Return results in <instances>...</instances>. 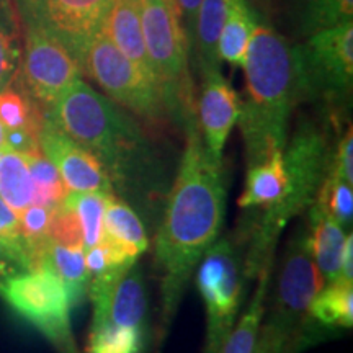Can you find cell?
Here are the masks:
<instances>
[{
    "instance_id": "10",
    "label": "cell",
    "mask_w": 353,
    "mask_h": 353,
    "mask_svg": "<svg viewBox=\"0 0 353 353\" xmlns=\"http://www.w3.org/2000/svg\"><path fill=\"white\" fill-rule=\"evenodd\" d=\"M79 79H82L81 65L59 39L44 30L23 26V50L13 85L46 112Z\"/></svg>"
},
{
    "instance_id": "28",
    "label": "cell",
    "mask_w": 353,
    "mask_h": 353,
    "mask_svg": "<svg viewBox=\"0 0 353 353\" xmlns=\"http://www.w3.org/2000/svg\"><path fill=\"white\" fill-rule=\"evenodd\" d=\"M33 180V205L54 210L64 200L68 188L52 162L41 152V149L23 154Z\"/></svg>"
},
{
    "instance_id": "30",
    "label": "cell",
    "mask_w": 353,
    "mask_h": 353,
    "mask_svg": "<svg viewBox=\"0 0 353 353\" xmlns=\"http://www.w3.org/2000/svg\"><path fill=\"white\" fill-rule=\"evenodd\" d=\"M145 332L114 327L108 324H92L87 353H143Z\"/></svg>"
},
{
    "instance_id": "29",
    "label": "cell",
    "mask_w": 353,
    "mask_h": 353,
    "mask_svg": "<svg viewBox=\"0 0 353 353\" xmlns=\"http://www.w3.org/2000/svg\"><path fill=\"white\" fill-rule=\"evenodd\" d=\"M314 206L322 213L337 221L343 228L352 226L353 218V188L352 183H347L329 164V170L322 180L319 192H317Z\"/></svg>"
},
{
    "instance_id": "27",
    "label": "cell",
    "mask_w": 353,
    "mask_h": 353,
    "mask_svg": "<svg viewBox=\"0 0 353 353\" xmlns=\"http://www.w3.org/2000/svg\"><path fill=\"white\" fill-rule=\"evenodd\" d=\"M44 112L17 85L0 92V125L3 131H25L39 138Z\"/></svg>"
},
{
    "instance_id": "17",
    "label": "cell",
    "mask_w": 353,
    "mask_h": 353,
    "mask_svg": "<svg viewBox=\"0 0 353 353\" xmlns=\"http://www.w3.org/2000/svg\"><path fill=\"white\" fill-rule=\"evenodd\" d=\"M132 260H138L149 247L143 221L125 201L110 196L103 216V239Z\"/></svg>"
},
{
    "instance_id": "26",
    "label": "cell",
    "mask_w": 353,
    "mask_h": 353,
    "mask_svg": "<svg viewBox=\"0 0 353 353\" xmlns=\"http://www.w3.org/2000/svg\"><path fill=\"white\" fill-rule=\"evenodd\" d=\"M113 193L68 192L61 205L74 211L81 221L83 250L99 245L103 239V216L107 203Z\"/></svg>"
},
{
    "instance_id": "35",
    "label": "cell",
    "mask_w": 353,
    "mask_h": 353,
    "mask_svg": "<svg viewBox=\"0 0 353 353\" xmlns=\"http://www.w3.org/2000/svg\"><path fill=\"white\" fill-rule=\"evenodd\" d=\"M176 10H179L180 21L187 34L188 44H190V54H192L193 43H195V32H196V19L198 10H200L201 0H175Z\"/></svg>"
},
{
    "instance_id": "24",
    "label": "cell",
    "mask_w": 353,
    "mask_h": 353,
    "mask_svg": "<svg viewBox=\"0 0 353 353\" xmlns=\"http://www.w3.org/2000/svg\"><path fill=\"white\" fill-rule=\"evenodd\" d=\"M224 23V0H201L196 19L195 43L192 52H195L200 72L211 69H221L218 44Z\"/></svg>"
},
{
    "instance_id": "1",
    "label": "cell",
    "mask_w": 353,
    "mask_h": 353,
    "mask_svg": "<svg viewBox=\"0 0 353 353\" xmlns=\"http://www.w3.org/2000/svg\"><path fill=\"white\" fill-rule=\"evenodd\" d=\"M183 125L187 143L154 249L162 275V322L165 325L179 307L192 272L218 239L226 216L223 162L213 161L206 151L196 112Z\"/></svg>"
},
{
    "instance_id": "33",
    "label": "cell",
    "mask_w": 353,
    "mask_h": 353,
    "mask_svg": "<svg viewBox=\"0 0 353 353\" xmlns=\"http://www.w3.org/2000/svg\"><path fill=\"white\" fill-rule=\"evenodd\" d=\"M0 242L8 247L23 262L26 270L32 268V265H30L28 245H26L20 231L19 214L2 198H0Z\"/></svg>"
},
{
    "instance_id": "16",
    "label": "cell",
    "mask_w": 353,
    "mask_h": 353,
    "mask_svg": "<svg viewBox=\"0 0 353 353\" xmlns=\"http://www.w3.org/2000/svg\"><path fill=\"white\" fill-rule=\"evenodd\" d=\"M345 228L312 205L309 208V228L306 231L307 249L319 268L325 283L341 276L342 254L345 247Z\"/></svg>"
},
{
    "instance_id": "7",
    "label": "cell",
    "mask_w": 353,
    "mask_h": 353,
    "mask_svg": "<svg viewBox=\"0 0 353 353\" xmlns=\"http://www.w3.org/2000/svg\"><path fill=\"white\" fill-rule=\"evenodd\" d=\"M0 294L61 353H77L70 330L72 304L64 283L51 268H34L6 278L0 281Z\"/></svg>"
},
{
    "instance_id": "14",
    "label": "cell",
    "mask_w": 353,
    "mask_h": 353,
    "mask_svg": "<svg viewBox=\"0 0 353 353\" xmlns=\"http://www.w3.org/2000/svg\"><path fill=\"white\" fill-rule=\"evenodd\" d=\"M201 92L198 99L196 120L210 157L223 162V151L232 128L241 114V99L224 79L221 69L201 72Z\"/></svg>"
},
{
    "instance_id": "37",
    "label": "cell",
    "mask_w": 353,
    "mask_h": 353,
    "mask_svg": "<svg viewBox=\"0 0 353 353\" xmlns=\"http://www.w3.org/2000/svg\"><path fill=\"white\" fill-rule=\"evenodd\" d=\"M283 348V342H281L267 325L260 327L257 345H255L254 353H281Z\"/></svg>"
},
{
    "instance_id": "25",
    "label": "cell",
    "mask_w": 353,
    "mask_h": 353,
    "mask_svg": "<svg viewBox=\"0 0 353 353\" xmlns=\"http://www.w3.org/2000/svg\"><path fill=\"white\" fill-rule=\"evenodd\" d=\"M353 283L335 280L325 283L309 306L312 316L324 325L352 327L353 324Z\"/></svg>"
},
{
    "instance_id": "22",
    "label": "cell",
    "mask_w": 353,
    "mask_h": 353,
    "mask_svg": "<svg viewBox=\"0 0 353 353\" xmlns=\"http://www.w3.org/2000/svg\"><path fill=\"white\" fill-rule=\"evenodd\" d=\"M0 198L17 214L33 205V180L25 156L8 145L0 149Z\"/></svg>"
},
{
    "instance_id": "23",
    "label": "cell",
    "mask_w": 353,
    "mask_h": 353,
    "mask_svg": "<svg viewBox=\"0 0 353 353\" xmlns=\"http://www.w3.org/2000/svg\"><path fill=\"white\" fill-rule=\"evenodd\" d=\"M259 283L255 290L252 301L249 307L234 324V327L226 341L223 343L221 353H254L255 345H257V339L260 327H262V319L265 312V298H267L268 291V278H270V265L265 267L262 272L257 275Z\"/></svg>"
},
{
    "instance_id": "8",
    "label": "cell",
    "mask_w": 353,
    "mask_h": 353,
    "mask_svg": "<svg viewBox=\"0 0 353 353\" xmlns=\"http://www.w3.org/2000/svg\"><path fill=\"white\" fill-rule=\"evenodd\" d=\"M232 239H221L203 255L196 283L206 307L205 353H221L236 324L242 299L244 265Z\"/></svg>"
},
{
    "instance_id": "34",
    "label": "cell",
    "mask_w": 353,
    "mask_h": 353,
    "mask_svg": "<svg viewBox=\"0 0 353 353\" xmlns=\"http://www.w3.org/2000/svg\"><path fill=\"white\" fill-rule=\"evenodd\" d=\"M330 167L335 174L345 180L347 183H353V131L352 123H348L345 132L339 139L337 148L330 154Z\"/></svg>"
},
{
    "instance_id": "21",
    "label": "cell",
    "mask_w": 353,
    "mask_h": 353,
    "mask_svg": "<svg viewBox=\"0 0 353 353\" xmlns=\"http://www.w3.org/2000/svg\"><path fill=\"white\" fill-rule=\"evenodd\" d=\"M23 21L15 0H0V92L12 87L20 69Z\"/></svg>"
},
{
    "instance_id": "4",
    "label": "cell",
    "mask_w": 353,
    "mask_h": 353,
    "mask_svg": "<svg viewBox=\"0 0 353 353\" xmlns=\"http://www.w3.org/2000/svg\"><path fill=\"white\" fill-rule=\"evenodd\" d=\"M330 154L332 149L329 148L325 131L311 120L299 123L294 136L283 149L288 188L280 201L265 208L255 226L244 265L247 280H252L265 267L272 265L278 237L288 221L314 205L322 180L329 170Z\"/></svg>"
},
{
    "instance_id": "39",
    "label": "cell",
    "mask_w": 353,
    "mask_h": 353,
    "mask_svg": "<svg viewBox=\"0 0 353 353\" xmlns=\"http://www.w3.org/2000/svg\"><path fill=\"white\" fill-rule=\"evenodd\" d=\"M3 145H7V143H6V131H3L2 125H0V149H2Z\"/></svg>"
},
{
    "instance_id": "3",
    "label": "cell",
    "mask_w": 353,
    "mask_h": 353,
    "mask_svg": "<svg viewBox=\"0 0 353 353\" xmlns=\"http://www.w3.org/2000/svg\"><path fill=\"white\" fill-rule=\"evenodd\" d=\"M44 118L90 152L123 193L151 169V144L138 121L82 79L57 97Z\"/></svg>"
},
{
    "instance_id": "32",
    "label": "cell",
    "mask_w": 353,
    "mask_h": 353,
    "mask_svg": "<svg viewBox=\"0 0 353 353\" xmlns=\"http://www.w3.org/2000/svg\"><path fill=\"white\" fill-rule=\"evenodd\" d=\"M48 236H50L51 242H56L59 245L70 247V249H83L81 221L74 211L68 210L63 205L52 210Z\"/></svg>"
},
{
    "instance_id": "2",
    "label": "cell",
    "mask_w": 353,
    "mask_h": 353,
    "mask_svg": "<svg viewBox=\"0 0 353 353\" xmlns=\"http://www.w3.org/2000/svg\"><path fill=\"white\" fill-rule=\"evenodd\" d=\"M245 100L239 123L247 167L281 152L288 143L291 113L304 100L298 44L290 43L268 23L255 25L247 48Z\"/></svg>"
},
{
    "instance_id": "38",
    "label": "cell",
    "mask_w": 353,
    "mask_h": 353,
    "mask_svg": "<svg viewBox=\"0 0 353 353\" xmlns=\"http://www.w3.org/2000/svg\"><path fill=\"white\" fill-rule=\"evenodd\" d=\"M339 280L352 281L353 283V237H352V234H348L347 236L345 247H343L341 276H339Z\"/></svg>"
},
{
    "instance_id": "11",
    "label": "cell",
    "mask_w": 353,
    "mask_h": 353,
    "mask_svg": "<svg viewBox=\"0 0 353 353\" xmlns=\"http://www.w3.org/2000/svg\"><path fill=\"white\" fill-rule=\"evenodd\" d=\"M324 285V276L307 249L306 232L296 234L286 247L273 312L265 324L283 345L309 316V306Z\"/></svg>"
},
{
    "instance_id": "20",
    "label": "cell",
    "mask_w": 353,
    "mask_h": 353,
    "mask_svg": "<svg viewBox=\"0 0 353 353\" xmlns=\"http://www.w3.org/2000/svg\"><path fill=\"white\" fill-rule=\"evenodd\" d=\"M41 267L51 268L61 278L72 306H79L88 294L92 275L87 268L83 249H70V247L50 242L39 265V268Z\"/></svg>"
},
{
    "instance_id": "31",
    "label": "cell",
    "mask_w": 353,
    "mask_h": 353,
    "mask_svg": "<svg viewBox=\"0 0 353 353\" xmlns=\"http://www.w3.org/2000/svg\"><path fill=\"white\" fill-rule=\"evenodd\" d=\"M353 23V0H306L303 32L314 34L322 30Z\"/></svg>"
},
{
    "instance_id": "18",
    "label": "cell",
    "mask_w": 353,
    "mask_h": 353,
    "mask_svg": "<svg viewBox=\"0 0 353 353\" xmlns=\"http://www.w3.org/2000/svg\"><path fill=\"white\" fill-rule=\"evenodd\" d=\"M288 188V176L285 172L283 151L273 154L270 159L249 167L245 188L239 198L241 208H257V206L275 205L285 196Z\"/></svg>"
},
{
    "instance_id": "5",
    "label": "cell",
    "mask_w": 353,
    "mask_h": 353,
    "mask_svg": "<svg viewBox=\"0 0 353 353\" xmlns=\"http://www.w3.org/2000/svg\"><path fill=\"white\" fill-rule=\"evenodd\" d=\"M145 50L169 114L185 121L196 112L188 57L190 44L175 0H141Z\"/></svg>"
},
{
    "instance_id": "9",
    "label": "cell",
    "mask_w": 353,
    "mask_h": 353,
    "mask_svg": "<svg viewBox=\"0 0 353 353\" xmlns=\"http://www.w3.org/2000/svg\"><path fill=\"white\" fill-rule=\"evenodd\" d=\"M304 100L345 103L353 85V23L311 34L298 44Z\"/></svg>"
},
{
    "instance_id": "36",
    "label": "cell",
    "mask_w": 353,
    "mask_h": 353,
    "mask_svg": "<svg viewBox=\"0 0 353 353\" xmlns=\"http://www.w3.org/2000/svg\"><path fill=\"white\" fill-rule=\"evenodd\" d=\"M20 272H26L23 262L0 242V281Z\"/></svg>"
},
{
    "instance_id": "15",
    "label": "cell",
    "mask_w": 353,
    "mask_h": 353,
    "mask_svg": "<svg viewBox=\"0 0 353 353\" xmlns=\"http://www.w3.org/2000/svg\"><path fill=\"white\" fill-rule=\"evenodd\" d=\"M101 28L149 81L157 83L144 43L141 0H113Z\"/></svg>"
},
{
    "instance_id": "6",
    "label": "cell",
    "mask_w": 353,
    "mask_h": 353,
    "mask_svg": "<svg viewBox=\"0 0 353 353\" xmlns=\"http://www.w3.org/2000/svg\"><path fill=\"white\" fill-rule=\"evenodd\" d=\"M79 65L82 76L99 83L105 95L128 113L149 125H162L170 117L157 83L114 46L103 28L88 43Z\"/></svg>"
},
{
    "instance_id": "12",
    "label": "cell",
    "mask_w": 353,
    "mask_h": 353,
    "mask_svg": "<svg viewBox=\"0 0 353 353\" xmlns=\"http://www.w3.org/2000/svg\"><path fill=\"white\" fill-rule=\"evenodd\" d=\"M113 0H15L23 26L39 28L59 39L82 59L88 43L100 32Z\"/></svg>"
},
{
    "instance_id": "19",
    "label": "cell",
    "mask_w": 353,
    "mask_h": 353,
    "mask_svg": "<svg viewBox=\"0 0 353 353\" xmlns=\"http://www.w3.org/2000/svg\"><path fill=\"white\" fill-rule=\"evenodd\" d=\"M255 25L257 21L245 0H224V23L218 44L219 59L242 68Z\"/></svg>"
},
{
    "instance_id": "13",
    "label": "cell",
    "mask_w": 353,
    "mask_h": 353,
    "mask_svg": "<svg viewBox=\"0 0 353 353\" xmlns=\"http://www.w3.org/2000/svg\"><path fill=\"white\" fill-rule=\"evenodd\" d=\"M38 141L39 149L59 172L68 192L113 193L112 180L100 162L46 118Z\"/></svg>"
}]
</instances>
